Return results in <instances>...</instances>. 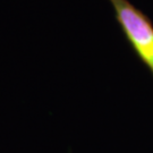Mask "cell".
Listing matches in <instances>:
<instances>
[{"instance_id": "obj_1", "label": "cell", "mask_w": 153, "mask_h": 153, "mask_svg": "<svg viewBox=\"0 0 153 153\" xmlns=\"http://www.w3.org/2000/svg\"><path fill=\"white\" fill-rule=\"evenodd\" d=\"M121 30L144 65L153 75V25L128 0H108Z\"/></svg>"}]
</instances>
